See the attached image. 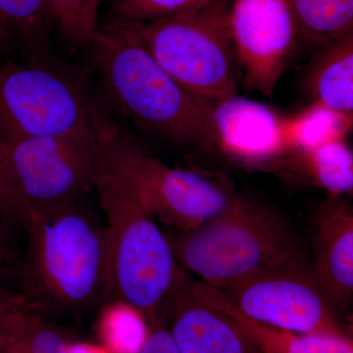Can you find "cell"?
Segmentation results:
<instances>
[{
	"label": "cell",
	"mask_w": 353,
	"mask_h": 353,
	"mask_svg": "<svg viewBox=\"0 0 353 353\" xmlns=\"http://www.w3.org/2000/svg\"><path fill=\"white\" fill-rule=\"evenodd\" d=\"M139 150L116 124L94 189L110 241L111 301H126L150 321L158 322L185 281L166 234L139 190L136 176Z\"/></svg>",
	"instance_id": "6da1fadb"
},
{
	"label": "cell",
	"mask_w": 353,
	"mask_h": 353,
	"mask_svg": "<svg viewBox=\"0 0 353 353\" xmlns=\"http://www.w3.org/2000/svg\"><path fill=\"white\" fill-rule=\"evenodd\" d=\"M23 227V294L39 315H74L111 301L108 227L83 199L34 211Z\"/></svg>",
	"instance_id": "7a4b0ae2"
},
{
	"label": "cell",
	"mask_w": 353,
	"mask_h": 353,
	"mask_svg": "<svg viewBox=\"0 0 353 353\" xmlns=\"http://www.w3.org/2000/svg\"><path fill=\"white\" fill-rule=\"evenodd\" d=\"M90 64L114 108L138 126L181 145L215 148L210 108L163 69L128 22L97 28Z\"/></svg>",
	"instance_id": "3957f363"
},
{
	"label": "cell",
	"mask_w": 353,
	"mask_h": 353,
	"mask_svg": "<svg viewBox=\"0 0 353 353\" xmlns=\"http://www.w3.org/2000/svg\"><path fill=\"white\" fill-rule=\"evenodd\" d=\"M165 234L176 261L218 290L301 250L284 216L243 196L196 229Z\"/></svg>",
	"instance_id": "277c9868"
},
{
	"label": "cell",
	"mask_w": 353,
	"mask_h": 353,
	"mask_svg": "<svg viewBox=\"0 0 353 353\" xmlns=\"http://www.w3.org/2000/svg\"><path fill=\"white\" fill-rule=\"evenodd\" d=\"M232 0L189 12L130 23L158 63L192 97L211 108L238 94V63L230 29Z\"/></svg>",
	"instance_id": "5b68a950"
},
{
	"label": "cell",
	"mask_w": 353,
	"mask_h": 353,
	"mask_svg": "<svg viewBox=\"0 0 353 353\" xmlns=\"http://www.w3.org/2000/svg\"><path fill=\"white\" fill-rule=\"evenodd\" d=\"M113 120L58 63H0V139L101 136Z\"/></svg>",
	"instance_id": "8992f818"
},
{
	"label": "cell",
	"mask_w": 353,
	"mask_h": 353,
	"mask_svg": "<svg viewBox=\"0 0 353 353\" xmlns=\"http://www.w3.org/2000/svg\"><path fill=\"white\" fill-rule=\"evenodd\" d=\"M116 123L101 136L31 137L6 143L10 171L7 220L24 225L34 211L79 201L94 189Z\"/></svg>",
	"instance_id": "52a82bcc"
},
{
	"label": "cell",
	"mask_w": 353,
	"mask_h": 353,
	"mask_svg": "<svg viewBox=\"0 0 353 353\" xmlns=\"http://www.w3.org/2000/svg\"><path fill=\"white\" fill-rule=\"evenodd\" d=\"M219 290L243 314L269 326L296 333L350 336L303 248Z\"/></svg>",
	"instance_id": "ba28073f"
},
{
	"label": "cell",
	"mask_w": 353,
	"mask_h": 353,
	"mask_svg": "<svg viewBox=\"0 0 353 353\" xmlns=\"http://www.w3.org/2000/svg\"><path fill=\"white\" fill-rule=\"evenodd\" d=\"M229 22L239 75L271 99L299 36L289 0H232Z\"/></svg>",
	"instance_id": "9c48e42d"
},
{
	"label": "cell",
	"mask_w": 353,
	"mask_h": 353,
	"mask_svg": "<svg viewBox=\"0 0 353 353\" xmlns=\"http://www.w3.org/2000/svg\"><path fill=\"white\" fill-rule=\"evenodd\" d=\"M136 176L155 219L178 231H190L214 219L240 196L201 172L172 168L141 148Z\"/></svg>",
	"instance_id": "30bf717a"
},
{
	"label": "cell",
	"mask_w": 353,
	"mask_h": 353,
	"mask_svg": "<svg viewBox=\"0 0 353 353\" xmlns=\"http://www.w3.org/2000/svg\"><path fill=\"white\" fill-rule=\"evenodd\" d=\"M216 150L243 163L270 166L289 153L285 115L238 94L210 108Z\"/></svg>",
	"instance_id": "8fae6325"
},
{
	"label": "cell",
	"mask_w": 353,
	"mask_h": 353,
	"mask_svg": "<svg viewBox=\"0 0 353 353\" xmlns=\"http://www.w3.org/2000/svg\"><path fill=\"white\" fill-rule=\"evenodd\" d=\"M320 210L313 234V269L330 303L341 314L353 299V210L331 197Z\"/></svg>",
	"instance_id": "7c38bea8"
},
{
	"label": "cell",
	"mask_w": 353,
	"mask_h": 353,
	"mask_svg": "<svg viewBox=\"0 0 353 353\" xmlns=\"http://www.w3.org/2000/svg\"><path fill=\"white\" fill-rule=\"evenodd\" d=\"M168 312L181 353H262L231 318L192 296L187 282Z\"/></svg>",
	"instance_id": "4fadbf2b"
},
{
	"label": "cell",
	"mask_w": 353,
	"mask_h": 353,
	"mask_svg": "<svg viewBox=\"0 0 353 353\" xmlns=\"http://www.w3.org/2000/svg\"><path fill=\"white\" fill-rule=\"evenodd\" d=\"M188 288L199 301L231 318L262 353H353L350 336L303 334L276 328L243 314L215 288L202 282L188 284Z\"/></svg>",
	"instance_id": "5bb4252c"
},
{
	"label": "cell",
	"mask_w": 353,
	"mask_h": 353,
	"mask_svg": "<svg viewBox=\"0 0 353 353\" xmlns=\"http://www.w3.org/2000/svg\"><path fill=\"white\" fill-rule=\"evenodd\" d=\"M303 87L312 102L353 118V31L319 46Z\"/></svg>",
	"instance_id": "9a60e30c"
},
{
	"label": "cell",
	"mask_w": 353,
	"mask_h": 353,
	"mask_svg": "<svg viewBox=\"0 0 353 353\" xmlns=\"http://www.w3.org/2000/svg\"><path fill=\"white\" fill-rule=\"evenodd\" d=\"M0 23L20 41L27 63L57 61L50 44L54 21L46 0H0Z\"/></svg>",
	"instance_id": "2e32d148"
},
{
	"label": "cell",
	"mask_w": 353,
	"mask_h": 353,
	"mask_svg": "<svg viewBox=\"0 0 353 353\" xmlns=\"http://www.w3.org/2000/svg\"><path fill=\"white\" fill-rule=\"evenodd\" d=\"M278 162L296 165L311 183L326 190L331 197L352 192L353 154L345 139L287 153L273 164Z\"/></svg>",
	"instance_id": "e0dca14e"
},
{
	"label": "cell",
	"mask_w": 353,
	"mask_h": 353,
	"mask_svg": "<svg viewBox=\"0 0 353 353\" xmlns=\"http://www.w3.org/2000/svg\"><path fill=\"white\" fill-rule=\"evenodd\" d=\"M353 118L312 102L292 115H285V132L289 152L307 150L345 139L352 131Z\"/></svg>",
	"instance_id": "ac0fdd59"
},
{
	"label": "cell",
	"mask_w": 353,
	"mask_h": 353,
	"mask_svg": "<svg viewBox=\"0 0 353 353\" xmlns=\"http://www.w3.org/2000/svg\"><path fill=\"white\" fill-rule=\"evenodd\" d=\"M299 36L322 46L353 31V0H289Z\"/></svg>",
	"instance_id": "d6986e66"
},
{
	"label": "cell",
	"mask_w": 353,
	"mask_h": 353,
	"mask_svg": "<svg viewBox=\"0 0 353 353\" xmlns=\"http://www.w3.org/2000/svg\"><path fill=\"white\" fill-rule=\"evenodd\" d=\"M97 329L110 353H139L150 333L143 313L121 299L102 306Z\"/></svg>",
	"instance_id": "ffe728a7"
},
{
	"label": "cell",
	"mask_w": 353,
	"mask_h": 353,
	"mask_svg": "<svg viewBox=\"0 0 353 353\" xmlns=\"http://www.w3.org/2000/svg\"><path fill=\"white\" fill-rule=\"evenodd\" d=\"M53 21L70 44L85 46L97 30L99 0H46Z\"/></svg>",
	"instance_id": "44dd1931"
},
{
	"label": "cell",
	"mask_w": 353,
	"mask_h": 353,
	"mask_svg": "<svg viewBox=\"0 0 353 353\" xmlns=\"http://www.w3.org/2000/svg\"><path fill=\"white\" fill-rule=\"evenodd\" d=\"M213 0H116L112 19L121 22H146L189 12Z\"/></svg>",
	"instance_id": "7402d4cb"
},
{
	"label": "cell",
	"mask_w": 353,
	"mask_h": 353,
	"mask_svg": "<svg viewBox=\"0 0 353 353\" xmlns=\"http://www.w3.org/2000/svg\"><path fill=\"white\" fill-rule=\"evenodd\" d=\"M68 341L43 316H32L24 332L0 353H68Z\"/></svg>",
	"instance_id": "603a6c76"
},
{
	"label": "cell",
	"mask_w": 353,
	"mask_h": 353,
	"mask_svg": "<svg viewBox=\"0 0 353 353\" xmlns=\"http://www.w3.org/2000/svg\"><path fill=\"white\" fill-rule=\"evenodd\" d=\"M39 314L22 294L0 285V352L24 332L32 316Z\"/></svg>",
	"instance_id": "cb8c5ba5"
},
{
	"label": "cell",
	"mask_w": 353,
	"mask_h": 353,
	"mask_svg": "<svg viewBox=\"0 0 353 353\" xmlns=\"http://www.w3.org/2000/svg\"><path fill=\"white\" fill-rule=\"evenodd\" d=\"M139 353H181L170 330L157 327L150 331Z\"/></svg>",
	"instance_id": "d4e9b609"
},
{
	"label": "cell",
	"mask_w": 353,
	"mask_h": 353,
	"mask_svg": "<svg viewBox=\"0 0 353 353\" xmlns=\"http://www.w3.org/2000/svg\"><path fill=\"white\" fill-rule=\"evenodd\" d=\"M10 209V171L6 143L0 139V216L7 220Z\"/></svg>",
	"instance_id": "484cf974"
},
{
	"label": "cell",
	"mask_w": 353,
	"mask_h": 353,
	"mask_svg": "<svg viewBox=\"0 0 353 353\" xmlns=\"http://www.w3.org/2000/svg\"><path fill=\"white\" fill-rule=\"evenodd\" d=\"M68 353H110L102 345L88 343H69Z\"/></svg>",
	"instance_id": "4316f807"
},
{
	"label": "cell",
	"mask_w": 353,
	"mask_h": 353,
	"mask_svg": "<svg viewBox=\"0 0 353 353\" xmlns=\"http://www.w3.org/2000/svg\"><path fill=\"white\" fill-rule=\"evenodd\" d=\"M13 264L12 255L10 248H4L0 245V271L10 267Z\"/></svg>",
	"instance_id": "83f0119b"
},
{
	"label": "cell",
	"mask_w": 353,
	"mask_h": 353,
	"mask_svg": "<svg viewBox=\"0 0 353 353\" xmlns=\"http://www.w3.org/2000/svg\"><path fill=\"white\" fill-rule=\"evenodd\" d=\"M0 245L9 248L6 231H4L3 219H2L1 216H0Z\"/></svg>",
	"instance_id": "f1b7e54d"
},
{
	"label": "cell",
	"mask_w": 353,
	"mask_h": 353,
	"mask_svg": "<svg viewBox=\"0 0 353 353\" xmlns=\"http://www.w3.org/2000/svg\"><path fill=\"white\" fill-rule=\"evenodd\" d=\"M8 34L4 29L3 26L0 23V43H4L7 39H8Z\"/></svg>",
	"instance_id": "f546056e"
},
{
	"label": "cell",
	"mask_w": 353,
	"mask_h": 353,
	"mask_svg": "<svg viewBox=\"0 0 353 353\" xmlns=\"http://www.w3.org/2000/svg\"><path fill=\"white\" fill-rule=\"evenodd\" d=\"M103 1H104V0H99V2H101H101H103Z\"/></svg>",
	"instance_id": "4dcf8cb0"
}]
</instances>
